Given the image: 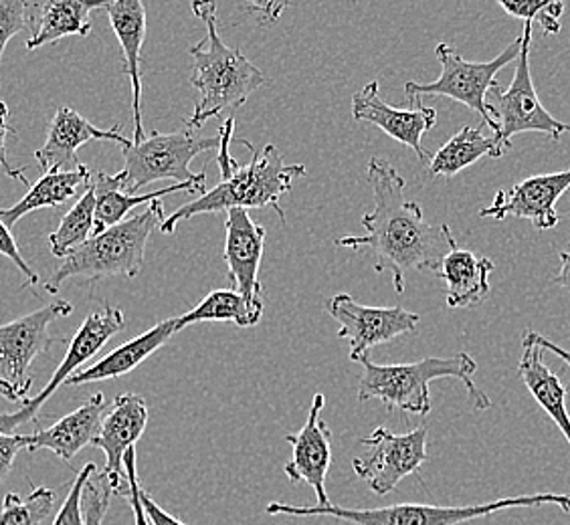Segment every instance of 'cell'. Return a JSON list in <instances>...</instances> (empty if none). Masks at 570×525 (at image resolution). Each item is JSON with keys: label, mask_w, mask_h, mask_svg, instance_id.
<instances>
[{"label": "cell", "mask_w": 570, "mask_h": 525, "mask_svg": "<svg viewBox=\"0 0 570 525\" xmlns=\"http://www.w3.org/2000/svg\"><path fill=\"white\" fill-rule=\"evenodd\" d=\"M368 185L373 188L374 208L362 217L364 235L342 237L336 247L373 255L376 274L393 275L395 291L405 294L409 271L439 274L441 261L458 245L451 229L431 225L417 202L406 200L405 178L383 158H371L366 166Z\"/></svg>", "instance_id": "6da1fadb"}, {"label": "cell", "mask_w": 570, "mask_h": 525, "mask_svg": "<svg viewBox=\"0 0 570 525\" xmlns=\"http://www.w3.org/2000/svg\"><path fill=\"white\" fill-rule=\"evenodd\" d=\"M217 2H195L193 11L205 22L207 34L188 49L193 57L190 86L198 91V101L188 118L187 130L197 131L225 111H237L252 93L267 83V77L253 66L239 49L220 39L217 27Z\"/></svg>", "instance_id": "7a4b0ae2"}, {"label": "cell", "mask_w": 570, "mask_h": 525, "mask_svg": "<svg viewBox=\"0 0 570 525\" xmlns=\"http://www.w3.org/2000/svg\"><path fill=\"white\" fill-rule=\"evenodd\" d=\"M245 148L252 152V162L237 166L230 175L223 176V180L213 190H207L203 197L175 210L160 227L165 235L175 232L183 220L193 219L197 215L227 212L233 208L249 210L272 207L279 220L285 222L279 198L294 188L297 178L306 175V166L285 165L284 156L274 143H267L262 153L253 148L252 142L245 143Z\"/></svg>", "instance_id": "3957f363"}, {"label": "cell", "mask_w": 570, "mask_h": 525, "mask_svg": "<svg viewBox=\"0 0 570 525\" xmlns=\"http://www.w3.org/2000/svg\"><path fill=\"white\" fill-rule=\"evenodd\" d=\"M364 368L358 383V403L379 398L389 408H401L413 415L431 413L429 384L438 378H458L465 384L473 408L488 410L492 400L473 383L478 361L470 354L451 358H425L413 364H374L368 354L358 360Z\"/></svg>", "instance_id": "277c9868"}, {"label": "cell", "mask_w": 570, "mask_h": 525, "mask_svg": "<svg viewBox=\"0 0 570 525\" xmlns=\"http://www.w3.org/2000/svg\"><path fill=\"white\" fill-rule=\"evenodd\" d=\"M559 505L564 514H570V495L559 493H534L504 497L490 504L443 507V505L399 504L373 507V509H351L342 505H287L274 502L265 512L269 515H292V517H334L354 525H460L488 517V515L518 509V507H540Z\"/></svg>", "instance_id": "5b68a950"}, {"label": "cell", "mask_w": 570, "mask_h": 525, "mask_svg": "<svg viewBox=\"0 0 570 525\" xmlns=\"http://www.w3.org/2000/svg\"><path fill=\"white\" fill-rule=\"evenodd\" d=\"M165 219V205L163 200H156L132 219L121 220L120 225L94 235L88 242L67 255L56 275L45 284V291L57 294L67 279L76 277L89 281L114 275L128 279L138 277L144 267L146 245L156 227H163Z\"/></svg>", "instance_id": "8992f818"}, {"label": "cell", "mask_w": 570, "mask_h": 525, "mask_svg": "<svg viewBox=\"0 0 570 525\" xmlns=\"http://www.w3.org/2000/svg\"><path fill=\"white\" fill-rule=\"evenodd\" d=\"M223 131L217 136H198L197 131H153L144 142H132L121 148L124 153V190L136 195V190L148 187L158 180H175V185L190 182L207 188V170L193 172L190 162L198 153L219 150Z\"/></svg>", "instance_id": "52a82bcc"}, {"label": "cell", "mask_w": 570, "mask_h": 525, "mask_svg": "<svg viewBox=\"0 0 570 525\" xmlns=\"http://www.w3.org/2000/svg\"><path fill=\"white\" fill-rule=\"evenodd\" d=\"M520 37L505 47L500 56L488 61V63H473L468 61L453 49L451 44L439 43L435 49L439 63H441V76L431 83H419V81H406L405 96H441L453 101H460L465 108L475 111L488 128L498 131V121L492 116V108L488 103V93L498 88L495 76L510 63H515L520 56Z\"/></svg>", "instance_id": "ba28073f"}, {"label": "cell", "mask_w": 570, "mask_h": 525, "mask_svg": "<svg viewBox=\"0 0 570 525\" xmlns=\"http://www.w3.org/2000/svg\"><path fill=\"white\" fill-rule=\"evenodd\" d=\"M73 311L69 301L49 306L0 326V396L11 403L29 400L33 386V364L41 354L53 346L49 326Z\"/></svg>", "instance_id": "9c48e42d"}, {"label": "cell", "mask_w": 570, "mask_h": 525, "mask_svg": "<svg viewBox=\"0 0 570 525\" xmlns=\"http://www.w3.org/2000/svg\"><path fill=\"white\" fill-rule=\"evenodd\" d=\"M520 56L515 59L514 79L510 88L500 86L492 89L495 101L490 103L492 116L498 121L494 136L505 150L512 146V138L524 131H542L552 140L562 133H570V123L557 120L538 98L532 73H530V49H532V22H524L520 34Z\"/></svg>", "instance_id": "30bf717a"}, {"label": "cell", "mask_w": 570, "mask_h": 525, "mask_svg": "<svg viewBox=\"0 0 570 525\" xmlns=\"http://www.w3.org/2000/svg\"><path fill=\"white\" fill-rule=\"evenodd\" d=\"M361 445L371 453L352 459V469L376 495H389L405 477L419 473L428 460V427H417L405 435L379 427L371 437L361 438Z\"/></svg>", "instance_id": "8fae6325"}, {"label": "cell", "mask_w": 570, "mask_h": 525, "mask_svg": "<svg viewBox=\"0 0 570 525\" xmlns=\"http://www.w3.org/2000/svg\"><path fill=\"white\" fill-rule=\"evenodd\" d=\"M124 329V311L120 307H104L99 311L89 314L81 328L77 329L76 336L69 344L66 358L59 364L51 380L47 383L43 390L37 394L35 398H29L22 403L19 410L0 415V430L2 433H12L14 428L21 427L24 423H31L41 415V408L53 394L67 384L71 376L79 373V368L91 360L116 334Z\"/></svg>", "instance_id": "7c38bea8"}, {"label": "cell", "mask_w": 570, "mask_h": 525, "mask_svg": "<svg viewBox=\"0 0 570 525\" xmlns=\"http://www.w3.org/2000/svg\"><path fill=\"white\" fill-rule=\"evenodd\" d=\"M330 318L341 324L338 338L351 344V360L366 356L374 346L417 331L419 314L405 307H371L358 304L351 294H338L326 301Z\"/></svg>", "instance_id": "4fadbf2b"}, {"label": "cell", "mask_w": 570, "mask_h": 525, "mask_svg": "<svg viewBox=\"0 0 570 525\" xmlns=\"http://www.w3.org/2000/svg\"><path fill=\"white\" fill-rule=\"evenodd\" d=\"M406 101V110H396L384 103L379 81H371L358 93H354L352 118L381 128L386 136L417 153L423 165H429L431 156L423 148V136L438 126V110L425 106L419 96H409Z\"/></svg>", "instance_id": "5bb4252c"}, {"label": "cell", "mask_w": 570, "mask_h": 525, "mask_svg": "<svg viewBox=\"0 0 570 525\" xmlns=\"http://www.w3.org/2000/svg\"><path fill=\"white\" fill-rule=\"evenodd\" d=\"M148 427V406L140 394H118L104 416L94 447L104 450L106 467L101 475L110 483L114 495L128 497V475L124 469V455L136 447Z\"/></svg>", "instance_id": "9a60e30c"}, {"label": "cell", "mask_w": 570, "mask_h": 525, "mask_svg": "<svg viewBox=\"0 0 570 525\" xmlns=\"http://www.w3.org/2000/svg\"><path fill=\"white\" fill-rule=\"evenodd\" d=\"M326 405L324 394H316L312 398L309 415L306 425L297 433L285 435V443L292 445V460L284 467L285 477L292 483H306L309 485L320 507L332 505L328 492H326V479H328L330 467H332V445H330L328 425L322 420V410Z\"/></svg>", "instance_id": "2e32d148"}, {"label": "cell", "mask_w": 570, "mask_h": 525, "mask_svg": "<svg viewBox=\"0 0 570 525\" xmlns=\"http://www.w3.org/2000/svg\"><path fill=\"white\" fill-rule=\"evenodd\" d=\"M569 188L570 170L530 176L510 190H500L494 202L480 210V217L495 220L515 217L532 220L540 230L554 229L559 225L557 202Z\"/></svg>", "instance_id": "e0dca14e"}, {"label": "cell", "mask_w": 570, "mask_h": 525, "mask_svg": "<svg viewBox=\"0 0 570 525\" xmlns=\"http://www.w3.org/2000/svg\"><path fill=\"white\" fill-rule=\"evenodd\" d=\"M91 140L120 143L121 148L132 143L121 133L120 126L101 130L73 108H59L47 131V140L35 152V158L45 172H73L83 166L77 158V150Z\"/></svg>", "instance_id": "ac0fdd59"}, {"label": "cell", "mask_w": 570, "mask_h": 525, "mask_svg": "<svg viewBox=\"0 0 570 525\" xmlns=\"http://www.w3.org/2000/svg\"><path fill=\"white\" fill-rule=\"evenodd\" d=\"M225 251L230 284L235 291L247 299H265L264 285L259 284V267L265 251V227L253 222L245 208L227 210L225 220Z\"/></svg>", "instance_id": "d6986e66"}, {"label": "cell", "mask_w": 570, "mask_h": 525, "mask_svg": "<svg viewBox=\"0 0 570 525\" xmlns=\"http://www.w3.org/2000/svg\"><path fill=\"white\" fill-rule=\"evenodd\" d=\"M104 11L108 12L114 34L118 37L124 56V76L130 77L132 83V116H134V140L144 142L148 136L144 130L142 121V56L144 39H146V7L140 0H114L106 2Z\"/></svg>", "instance_id": "ffe728a7"}, {"label": "cell", "mask_w": 570, "mask_h": 525, "mask_svg": "<svg viewBox=\"0 0 570 525\" xmlns=\"http://www.w3.org/2000/svg\"><path fill=\"white\" fill-rule=\"evenodd\" d=\"M108 410L110 405L106 403V396L101 393L94 394L77 410L59 418L56 425L29 435L27 450L29 453L41 449L51 450L59 459L69 463L79 450L86 449L94 443V438L98 437L104 416Z\"/></svg>", "instance_id": "44dd1931"}, {"label": "cell", "mask_w": 570, "mask_h": 525, "mask_svg": "<svg viewBox=\"0 0 570 525\" xmlns=\"http://www.w3.org/2000/svg\"><path fill=\"white\" fill-rule=\"evenodd\" d=\"M106 2L81 0H49L29 4L27 49L35 51L45 44L57 43L66 37H88L91 31V11L104 9Z\"/></svg>", "instance_id": "7402d4cb"}, {"label": "cell", "mask_w": 570, "mask_h": 525, "mask_svg": "<svg viewBox=\"0 0 570 525\" xmlns=\"http://www.w3.org/2000/svg\"><path fill=\"white\" fill-rule=\"evenodd\" d=\"M176 324H178V318L165 319V321L156 324L154 328L121 344L116 350H111L108 356H104L94 366L71 376L67 384L81 386V384L101 383V380H111V378H120V376L132 373L134 368H138L144 360H148L153 356L154 351L160 350L168 339L178 334Z\"/></svg>", "instance_id": "603a6c76"}, {"label": "cell", "mask_w": 570, "mask_h": 525, "mask_svg": "<svg viewBox=\"0 0 570 525\" xmlns=\"http://www.w3.org/2000/svg\"><path fill=\"white\" fill-rule=\"evenodd\" d=\"M522 358L518 364V374L522 383L527 384L528 393L537 400L540 408L552 418L559 427L562 437L570 445V415L567 410V393L569 388L562 386L559 376L544 364V350L538 348L532 339L522 338Z\"/></svg>", "instance_id": "cb8c5ba5"}, {"label": "cell", "mask_w": 570, "mask_h": 525, "mask_svg": "<svg viewBox=\"0 0 570 525\" xmlns=\"http://www.w3.org/2000/svg\"><path fill=\"white\" fill-rule=\"evenodd\" d=\"M494 267L492 259L455 245L443 257L438 274L448 285V306L460 309L482 304L490 296V274Z\"/></svg>", "instance_id": "d4e9b609"}, {"label": "cell", "mask_w": 570, "mask_h": 525, "mask_svg": "<svg viewBox=\"0 0 570 525\" xmlns=\"http://www.w3.org/2000/svg\"><path fill=\"white\" fill-rule=\"evenodd\" d=\"M91 187L96 192V229H94V235H99L104 230L120 225L121 220H126V215L138 205H153L166 195H175V192H195L200 197L207 192V188L183 182V185H170V187L154 190L148 195H128L124 190V180H121L120 172L114 176L98 172V175L91 176Z\"/></svg>", "instance_id": "484cf974"}, {"label": "cell", "mask_w": 570, "mask_h": 525, "mask_svg": "<svg viewBox=\"0 0 570 525\" xmlns=\"http://www.w3.org/2000/svg\"><path fill=\"white\" fill-rule=\"evenodd\" d=\"M89 182H91V175L88 166H81L73 172H57V170L45 172L14 207L0 208V220L7 229L11 230L29 212H35L39 208L63 207L67 200L76 197L79 188H88Z\"/></svg>", "instance_id": "4316f807"}, {"label": "cell", "mask_w": 570, "mask_h": 525, "mask_svg": "<svg viewBox=\"0 0 570 525\" xmlns=\"http://www.w3.org/2000/svg\"><path fill=\"white\" fill-rule=\"evenodd\" d=\"M504 153L505 148L495 136H483L482 130L463 126L431 156L429 175L453 178L482 158H502Z\"/></svg>", "instance_id": "83f0119b"}, {"label": "cell", "mask_w": 570, "mask_h": 525, "mask_svg": "<svg viewBox=\"0 0 570 525\" xmlns=\"http://www.w3.org/2000/svg\"><path fill=\"white\" fill-rule=\"evenodd\" d=\"M265 299H247L235 289H215L198 306L178 316V331L200 321H233L253 328L264 318Z\"/></svg>", "instance_id": "f1b7e54d"}, {"label": "cell", "mask_w": 570, "mask_h": 525, "mask_svg": "<svg viewBox=\"0 0 570 525\" xmlns=\"http://www.w3.org/2000/svg\"><path fill=\"white\" fill-rule=\"evenodd\" d=\"M94 229H96V192L89 182L86 192L59 222L56 232L49 235V249L57 259H66L67 255H71L94 237Z\"/></svg>", "instance_id": "f546056e"}, {"label": "cell", "mask_w": 570, "mask_h": 525, "mask_svg": "<svg viewBox=\"0 0 570 525\" xmlns=\"http://www.w3.org/2000/svg\"><path fill=\"white\" fill-rule=\"evenodd\" d=\"M56 507V493L47 487H33L29 497L21 499L9 493L0 507V525H41Z\"/></svg>", "instance_id": "4dcf8cb0"}, {"label": "cell", "mask_w": 570, "mask_h": 525, "mask_svg": "<svg viewBox=\"0 0 570 525\" xmlns=\"http://www.w3.org/2000/svg\"><path fill=\"white\" fill-rule=\"evenodd\" d=\"M111 492L110 483L101 475V470H96L89 477L88 485L83 489V515H86V525H101L104 517L108 514L110 507Z\"/></svg>", "instance_id": "1f68e13d"}, {"label": "cell", "mask_w": 570, "mask_h": 525, "mask_svg": "<svg viewBox=\"0 0 570 525\" xmlns=\"http://www.w3.org/2000/svg\"><path fill=\"white\" fill-rule=\"evenodd\" d=\"M98 470L94 463H88L83 469L77 473L76 482L71 483V489L67 493L66 502L61 505L53 525H86L83 515V489L88 485L89 477Z\"/></svg>", "instance_id": "d6a6232c"}, {"label": "cell", "mask_w": 570, "mask_h": 525, "mask_svg": "<svg viewBox=\"0 0 570 525\" xmlns=\"http://www.w3.org/2000/svg\"><path fill=\"white\" fill-rule=\"evenodd\" d=\"M29 4L22 0H0V63L12 37L29 29Z\"/></svg>", "instance_id": "836d02e7"}, {"label": "cell", "mask_w": 570, "mask_h": 525, "mask_svg": "<svg viewBox=\"0 0 570 525\" xmlns=\"http://www.w3.org/2000/svg\"><path fill=\"white\" fill-rule=\"evenodd\" d=\"M124 469L128 475V489H130L128 499H130V507L134 512V525H153L148 515L144 512L142 497H140L142 483H140L138 473H136V447L124 455Z\"/></svg>", "instance_id": "e575fe53"}, {"label": "cell", "mask_w": 570, "mask_h": 525, "mask_svg": "<svg viewBox=\"0 0 570 525\" xmlns=\"http://www.w3.org/2000/svg\"><path fill=\"white\" fill-rule=\"evenodd\" d=\"M0 255H2V257H7L9 261L17 265V269L27 277V284L39 285V281H41V279H39V275L35 274L33 269H31V265L22 259L21 251H19V245L14 241L11 230L7 229V227L2 225V220H0Z\"/></svg>", "instance_id": "d590c367"}, {"label": "cell", "mask_w": 570, "mask_h": 525, "mask_svg": "<svg viewBox=\"0 0 570 525\" xmlns=\"http://www.w3.org/2000/svg\"><path fill=\"white\" fill-rule=\"evenodd\" d=\"M29 435H14V433H2L0 430V483L11 473L12 463L21 449H27Z\"/></svg>", "instance_id": "8d00e7d4"}, {"label": "cell", "mask_w": 570, "mask_h": 525, "mask_svg": "<svg viewBox=\"0 0 570 525\" xmlns=\"http://www.w3.org/2000/svg\"><path fill=\"white\" fill-rule=\"evenodd\" d=\"M9 116H11V113H9L7 103L0 101V166H2V170H4L7 175L14 178V180H21L22 185L27 187L29 180H27V176H24V170H21V168H12L11 162H9V156H7V136L14 133L11 123H9Z\"/></svg>", "instance_id": "74e56055"}, {"label": "cell", "mask_w": 570, "mask_h": 525, "mask_svg": "<svg viewBox=\"0 0 570 525\" xmlns=\"http://www.w3.org/2000/svg\"><path fill=\"white\" fill-rule=\"evenodd\" d=\"M500 7H502L508 14H512V17L532 22L537 21L538 12L547 7V2H540V0H515V2L500 0Z\"/></svg>", "instance_id": "f35d334b"}, {"label": "cell", "mask_w": 570, "mask_h": 525, "mask_svg": "<svg viewBox=\"0 0 570 525\" xmlns=\"http://www.w3.org/2000/svg\"><path fill=\"white\" fill-rule=\"evenodd\" d=\"M564 12V4L559 0H549L547 7L542 11L538 12L537 21L540 22L544 34H559L560 29V17Z\"/></svg>", "instance_id": "ab89813d"}, {"label": "cell", "mask_w": 570, "mask_h": 525, "mask_svg": "<svg viewBox=\"0 0 570 525\" xmlns=\"http://www.w3.org/2000/svg\"><path fill=\"white\" fill-rule=\"evenodd\" d=\"M140 497H142L144 512L148 515V519H150V524L153 525H187L183 524L180 519H176L173 515L165 512L160 505L154 502L153 497H150V493L140 492Z\"/></svg>", "instance_id": "60d3db41"}, {"label": "cell", "mask_w": 570, "mask_h": 525, "mask_svg": "<svg viewBox=\"0 0 570 525\" xmlns=\"http://www.w3.org/2000/svg\"><path fill=\"white\" fill-rule=\"evenodd\" d=\"M524 336H527V338L532 339V341L537 344L538 348H542V350L552 351L554 356H559L560 360L564 361V364H569L570 368V350H564V348H560L559 344L550 341L549 338L540 336V334H537V331H532V329H528Z\"/></svg>", "instance_id": "b9f144b4"}, {"label": "cell", "mask_w": 570, "mask_h": 525, "mask_svg": "<svg viewBox=\"0 0 570 525\" xmlns=\"http://www.w3.org/2000/svg\"><path fill=\"white\" fill-rule=\"evenodd\" d=\"M554 284L570 291V245L567 251L560 252V271L554 277Z\"/></svg>", "instance_id": "7bdbcfd3"}]
</instances>
